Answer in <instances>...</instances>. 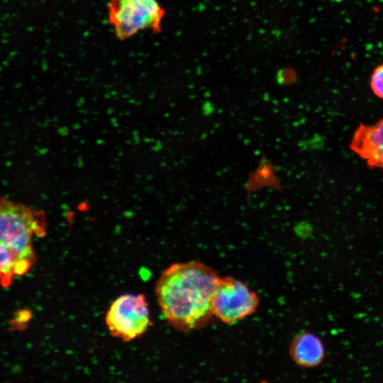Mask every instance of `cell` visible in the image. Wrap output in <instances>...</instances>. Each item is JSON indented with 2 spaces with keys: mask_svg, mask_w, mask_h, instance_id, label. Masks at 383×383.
I'll return each instance as SVG.
<instances>
[{
  "mask_svg": "<svg viewBox=\"0 0 383 383\" xmlns=\"http://www.w3.org/2000/svg\"><path fill=\"white\" fill-rule=\"evenodd\" d=\"M259 305L257 294L242 281L219 277L212 298L215 317L226 324L235 323L252 314Z\"/></svg>",
  "mask_w": 383,
  "mask_h": 383,
  "instance_id": "obj_5",
  "label": "cell"
},
{
  "mask_svg": "<svg viewBox=\"0 0 383 383\" xmlns=\"http://www.w3.org/2000/svg\"><path fill=\"white\" fill-rule=\"evenodd\" d=\"M289 354L299 366L306 368L319 365L324 359L325 349L321 340L316 335L305 332L292 340Z\"/></svg>",
  "mask_w": 383,
  "mask_h": 383,
  "instance_id": "obj_7",
  "label": "cell"
},
{
  "mask_svg": "<svg viewBox=\"0 0 383 383\" xmlns=\"http://www.w3.org/2000/svg\"><path fill=\"white\" fill-rule=\"evenodd\" d=\"M110 333L123 342L143 335L152 326L146 297L143 294H125L116 298L106 313Z\"/></svg>",
  "mask_w": 383,
  "mask_h": 383,
  "instance_id": "obj_4",
  "label": "cell"
},
{
  "mask_svg": "<svg viewBox=\"0 0 383 383\" xmlns=\"http://www.w3.org/2000/svg\"><path fill=\"white\" fill-rule=\"evenodd\" d=\"M219 277L213 269L196 260L174 263L165 270L155 293L169 324L182 332L208 325L214 316L212 298Z\"/></svg>",
  "mask_w": 383,
  "mask_h": 383,
  "instance_id": "obj_1",
  "label": "cell"
},
{
  "mask_svg": "<svg viewBox=\"0 0 383 383\" xmlns=\"http://www.w3.org/2000/svg\"><path fill=\"white\" fill-rule=\"evenodd\" d=\"M351 149L369 165L383 170V118L374 125H360L350 143Z\"/></svg>",
  "mask_w": 383,
  "mask_h": 383,
  "instance_id": "obj_6",
  "label": "cell"
},
{
  "mask_svg": "<svg viewBox=\"0 0 383 383\" xmlns=\"http://www.w3.org/2000/svg\"><path fill=\"white\" fill-rule=\"evenodd\" d=\"M165 13L158 0H109L107 4L108 22L120 40L144 30L160 33Z\"/></svg>",
  "mask_w": 383,
  "mask_h": 383,
  "instance_id": "obj_2",
  "label": "cell"
},
{
  "mask_svg": "<svg viewBox=\"0 0 383 383\" xmlns=\"http://www.w3.org/2000/svg\"><path fill=\"white\" fill-rule=\"evenodd\" d=\"M370 87L377 96L383 99V64L374 69L370 77Z\"/></svg>",
  "mask_w": 383,
  "mask_h": 383,
  "instance_id": "obj_10",
  "label": "cell"
},
{
  "mask_svg": "<svg viewBox=\"0 0 383 383\" xmlns=\"http://www.w3.org/2000/svg\"><path fill=\"white\" fill-rule=\"evenodd\" d=\"M263 186H270L280 189L279 181L274 173V167L263 159L257 170L250 175L248 182V191H255Z\"/></svg>",
  "mask_w": 383,
  "mask_h": 383,
  "instance_id": "obj_9",
  "label": "cell"
},
{
  "mask_svg": "<svg viewBox=\"0 0 383 383\" xmlns=\"http://www.w3.org/2000/svg\"><path fill=\"white\" fill-rule=\"evenodd\" d=\"M35 261L0 241V286L9 287L16 276L25 274Z\"/></svg>",
  "mask_w": 383,
  "mask_h": 383,
  "instance_id": "obj_8",
  "label": "cell"
},
{
  "mask_svg": "<svg viewBox=\"0 0 383 383\" xmlns=\"http://www.w3.org/2000/svg\"><path fill=\"white\" fill-rule=\"evenodd\" d=\"M45 224L40 213L18 202L0 199V241L24 255L36 259L32 241L43 236Z\"/></svg>",
  "mask_w": 383,
  "mask_h": 383,
  "instance_id": "obj_3",
  "label": "cell"
}]
</instances>
